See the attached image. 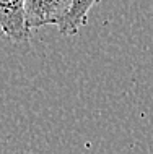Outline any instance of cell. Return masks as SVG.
<instances>
[{
	"instance_id": "6da1fadb",
	"label": "cell",
	"mask_w": 153,
	"mask_h": 154,
	"mask_svg": "<svg viewBox=\"0 0 153 154\" xmlns=\"http://www.w3.org/2000/svg\"><path fill=\"white\" fill-rule=\"evenodd\" d=\"M72 0H26V24L30 29L59 26L69 13Z\"/></svg>"
},
{
	"instance_id": "7a4b0ae2",
	"label": "cell",
	"mask_w": 153,
	"mask_h": 154,
	"mask_svg": "<svg viewBox=\"0 0 153 154\" xmlns=\"http://www.w3.org/2000/svg\"><path fill=\"white\" fill-rule=\"evenodd\" d=\"M24 5L26 0H0V31L11 42H24L31 37Z\"/></svg>"
},
{
	"instance_id": "3957f363",
	"label": "cell",
	"mask_w": 153,
	"mask_h": 154,
	"mask_svg": "<svg viewBox=\"0 0 153 154\" xmlns=\"http://www.w3.org/2000/svg\"><path fill=\"white\" fill-rule=\"evenodd\" d=\"M100 0H72L69 13L65 15V18L60 21L57 26V29L62 36L70 37L80 32V29L88 23V15L91 11V8L96 5Z\"/></svg>"
}]
</instances>
